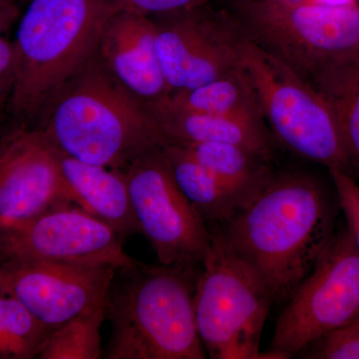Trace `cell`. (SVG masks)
<instances>
[{
    "mask_svg": "<svg viewBox=\"0 0 359 359\" xmlns=\"http://www.w3.org/2000/svg\"><path fill=\"white\" fill-rule=\"evenodd\" d=\"M181 192L207 224H223L244 209L263 187L240 185L208 169L179 144L161 146Z\"/></svg>",
    "mask_w": 359,
    "mask_h": 359,
    "instance_id": "cell-17",
    "label": "cell"
},
{
    "mask_svg": "<svg viewBox=\"0 0 359 359\" xmlns=\"http://www.w3.org/2000/svg\"><path fill=\"white\" fill-rule=\"evenodd\" d=\"M283 6H337V4H356L354 0H264Z\"/></svg>",
    "mask_w": 359,
    "mask_h": 359,
    "instance_id": "cell-27",
    "label": "cell"
},
{
    "mask_svg": "<svg viewBox=\"0 0 359 359\" xmlns=\"http://www.w3.org/2000/svg\"><path fill=\"white\" fill-rule=\"evenodd\" d=\"M179 145L203 166L240 185L263 187L275 173L271 162L233 144L211 142Z\"/></svg>",
    "mask_w": 359,
    "mask_h": 359,
    "instance_id": "cell-20",
    "label": "cell"
},
{
    "mask_svg": "<svg viewBox=\"0 0 359 359\" xmlns=\"http://www.w3.org/2000/svg\"><path fill=\"white\" fill-rule=\"evenodd\" d=\"M194 295L196 323L208 358H262L259 344L273 304L266 285L216 231Z\"/></svg>",
    "mask_w": 359,
    "mask_h": 359,
    "instance_id": "cell-5",
    "label": "cell"
},
{
    "mask_svg": "<svg viewBox=\"0 0 359 359\" xmlns=\"http://www.w3.org/2000/svg\"><path fill=\"white\" fill-rule=\"evenodd\" d=\"M339 208L346 216L348 231L353 236L354 244L359 252V183L353 175L330 170Z\"/></svg>",
    "mask_w": 359,
    "mask_h": 359,
    "instance_id": "cell-25",
    "label": "cell"
},
{
    "mask_svg": "<svg viewBox=\"0 0 359 359\" xmlns=\"http://www.w3.org/2000/svg\"><path fill=\"white\" fill-rule=\"evenodd\" d=\"M13 257L116 269L137 262L123 249L114 229L73 204L53 208L0 233V262Z\"/></svg>",
    "mask_w": 359,
    "mask_h": 359,
    "instance_id": "cell-13",
    "label": "cell"
},
{
    "mask_svg": "<svg viewBox=\"0 0 359 359\" xmlns=\"http://www.w3.org/2000/svg\"><path fill=\"white\" fill-rule=\"evenodd\" d=\"M61 169L73 205L125 238L140 233L124 171L89 164L61 152Z\"/></svg>",
    "mask_w": 359,
    "mask_h": 359,
    "instance_id": "cell-16",
    "label": "cell"
},
{
    "mask_svg": "<svg viewBox=\"0 0 359 359\" xmlns=\"http://www.w3.org/2000/svg\"><path fill=\"white\" fill-rule=\"evenodd\" d=\"M13 0H0V15L14 8Z\"/></svg>",
    "mask_w": 359,
    "mask_h": 359,
    "instance_id": "cell-28",
    "label": "cell"
},
{
    "mask_svg": "<svg viewBox=\"0 0 359 359\" xmlns=\"http://www.w3.org/2000/svg\"><path fill=\"white\" fill-rule=\"evenodd\" d=\"M359 320V252L348 229L330 244L287 301L264 358L299 355L316 340Z\"/></svg>",
    "mask_w": 359,
    "mask_h": 359,
    "instance_id": "cell-8",
    "label": "cell"
},
{
    "mask_svg": "<svg viewBox=\"0 0 359 359\" xmlns=\"http://www.w3.org/2000/svg\"><path fill=\"white\" fill-rule=\"evenodd\" d=\"M200 268L136 263L116 271L106 359H205L194 295Z\"/></svg>",
    "mask_w": 359,
    "mask_h": 359,
    "instance_id": "cell-3",
    "label": "cell"
},
{
    "mask_svg": "<svg viewBox=\"0 0 359 359\" xmlns=\"http://www.w3.org/2000/svg\"><path fill=\"white\" fill-rule=\"evenodd\" d=\"M162 100L189 112L264 118L244 67L197 88L169 94Z\"/></svg>",
    "mask_w": 359,
    "mask_h": 359,
    "instance_id": "cell-19",
    "label": "cell"
},
{
    "mask_svg": "<svg viewBox=\"0 0 359 359\" xmlns=\"http://www.w3.org/2000/svg\"><path fill=\"white\" fill-rule=\"evenodd\" d=\"M140 235L158 264L200 268L211 250V231L180 190L161 147L124 171Z\"/></svg>",
    "mask_w": 359,
    "mask_h": 359,
    "instance_id": "cell-9",
    "label": "cell"
},
{
    "mask_svg": "<svg viewBox=\"0 0 359 359\" xmlns=\"http://www.w3.org/2000/svg\"><path fill=\"white\" fill-rule=\"evenodd\" d=\"M67 204L61 151L46 132L13 122L0 127V233Z\"/></svg>",
    "mask_w": 359,
    "mask_h": 359,
    "instance_id": "cell-11",
    "label": "cell"
},
{
    "mask_svg": "<svg viewBox=\"0 0 359 359\" xmlns=\"http://www.w3.org/2000/svg\"><path fill=\"white\" fill-rule=\"evenodd\" d=\"M242 62L273 139L302 159L353 175L332 110L313 85L247 36Z\"/></svg>",
    "mask_w": 359,
    "mask_h": 359,
    "instance_id": "cell-6",
    "label": "cell"
},
{
    "mask_svg": "<svg viewBox=\"0 0 359 359\" xmlns=\"http://www.w3.org/2000/svg\"><path fill=\"white\" fill-rule=\"evenodd\" d=\"M299 355L309 359H359V327L348 325L330 332Z\"/></svg>",
    "mask_w": 359,
    "mask_h": 359,
    "instance_id": "cell-23",
    "label": "cell"
},
{
    "mask_svg": "<svg viewBox=\"0 0 359 359\" xmlns=\"http://www.w3.org/2000/svg\"><path fill=\"white\" fill-rule=\"evenodd\" d=\"M156 16L158 54L169 94L197 88L243 67L245 35L231 11L205 4Z\"/></svg>",
    "mask_w": 359,
    "mask_h": 359,
    "instance_id": "cell-10",
    "label": "cell"
},
{
    "mask_svg": "<svg viewBox=\"0 0 359 359\" xmlns=\"http://www.w3.org/2000/svg\"><path fill=\"white\" fill-rule=\"evenodd\" d=\"M353 325V327H359V320H356L355 323H353V325Z\"/></svg>",
    "mask_w": 359,
    "mask_h": 359,
    "instance_id": "cell-29",
    "label": "cell"
},
{
    "mask_svg": "<svg viewBox=\"0 0 359 359\" xmlns=\"http://www.w3.org/2000/svg\"><path fill=\"white\" fill-rule=\"evenodd\" d=\"M309 83L332 110L351 173L359 180V53L325 66Z\"/></svg>",
    "mask_w": 359,
    "mask_h": 359,
    "instance_id": "cell-18",
    "label": "cell"
},
{
    "mask_svg": "<svg viewBox=\"0 0 359 359\" xmlns=\"http://www.w3.org/2000/svg\"><path fill=\"white\" fill-rule=\"evenodd\" d=\"M36 126L63 154L119 171L166 143L147 103L123 87L97 54L59 92Z\"/></svg>",
    "mask_w": 359,
    "mask_h": 359,
    "instance_id": "cell-2",
    "label": "cell"
},
{
    "mask_svg": "<svg viewBox=\"0 0 359 359\" xmlns=\"http://www.w3.org/2000/svg\"><path fill=\"white\" fill-rule=\"evenodd\" d=\"M245 36L309 82L334 61L359 53V6H283L231 0Z\"/></svg>",
    "mask_w": 359,
    "mask_h": 359,
    "instance_id": "cell-7",
    "label": "cell"
},
{
    "mask_svg": "<svg viewBox=\"0 0 359 359\" xmlns=\"http://www.w3.org/2000/svg\"><path fill=\"white\" fill-rule=\"evenodd\" d=\"M106 304L53 327L45 340L40 359H99L104 347L100 330Z\"/></svg>",
    "mask_w": 359,
    "mask_h": 359,
    "instance_id": "cell-21",
    "label": "cell"
},
{
    "mask_svg": "<svg viewBox=\"0 0 359 359\" xmlns=\"http://www.w3.org/2000/svg\"><path fill=\"white\" fill-rule=\"evenodd\" d=\"M114 266L13 259L0 262V292L53 328L105 306Z\"/></svg>",
    "mask_w": 359,
    "mask_h": 359,
    "instance_id": "cell-12",
    "label": "cell"
},
{
    "mask_svg": "<svg viewBox=\"0 0 359 359\" xmlns=\"http://www.w3.org/2000/svg\"><path fill=\"white\" fill-rule=\"evenodd\" d=\"M18 14L16 7L0 15V127L4 114L8 113L9 103L15 83V52L13 42L6 36V32Z\"/></svg>",
    "mask_w": 359,
    "mask_h": 359,
    "instance_id": "cell-24",
    "label": "cell"
},
{
    "mask_svg": "<svg viewBox=\"0 0 359 359\" xmlns=\"http://www.w3.org/2000/svg\"><path fill=\"white\" fill-rule=\"evenodd\" d=\"M51 330L18 299L0 292V359L39 358Z\"/></svg>",
    "mask_w": 359,
    "mask_h": 359,
    "instance_id": "cell-22",
    "label": "cell"
},
{
    "mask_svg": "<svg viewBox=\"0 0 359 359\" xmlns=\"http://www.w3.org/2000/svg\"><path fill=\"white\" fill-rule=\"evenodd\" d=\"M147 105L166 143L233 144L273 162L275 141L264 118L189 112L171 107L162 99Z\"/></svg>",
    "mask_w": 359,
    "mask_h": 359,
    "instance_id": "cell-15",
    "label": "cell"
},
{
    "mask_svg": "<svg viewBox=\"0 0 359 359\" xmlns=\"http://www.w3.org/2000/svg\"><path fill=\"white\" fill-rule=\"evenodd\" d=\"M13 47L11 122L36 126L47 108L97 54L116 0H29Z\"/></svg>",
    "mask_w": 359,
    "mask_h": 359,
    "instance_id": "cell-4",
    "label": "cell"
},
{
    "mask_svg": "<svg viewBox=\"0 0 359 359\" xmlns=\"http://www.w3.org/2000/svg\"><path fill=\"white\" fill-rule=\"evenodd\" d=\"M25 1H29V0H25Z\"/></svg>",
    "mask_w": 359,
    "mask_h": 359,
    "instance_id": "cell-30",
    "label": "cell"
},
{
    "mask_svg": "<svg viewBox=\"0 0 359 359\" xmlns=\"http://www.w3.org/2000/svg\"><path fill=\"white\" fill-rule=\"evenodd\" d=\"M337 203L304 171L273 174L247 207L216 231L229 249L287 302L334 236Z\"/></svg>",
    "mask_w": 359,
    "mask_h": 359,
    "instance_id": "cell-1",
    "label": "cell"
},
{
    "mask_svg": "<svg viewBox=\"0 0 359 359\" xmlns=\"http://www.w3.org/2000/svg\"><path fill=\"white\" fill-rule=\"evenodd\" d=\"M121 9L144 14L161 15L205 6L210 0H116Z\"/></svg>",
    "mask_w": 359,
    "mask_h": 359,
    "instance_id": "cell-26",
    "label": "cell"
},
{
    "mask_svg": "<svg viewBox=\"0 0 359 359\" xmlns=\"http://www.w3.org/2000/svg\"><path fill=\"white\" fill-rule=\"evenodd\" d=\"M97 56L106 70L146 103L169 94L151 16L120 9L104 27Z\"/></svg>",
    "mask_w": 359,
    "mask_h": 359,
    "instance_id": "cell-14",
    "label": "cell"
}]
</instances>
